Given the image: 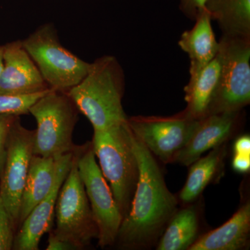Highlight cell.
Segmentation results:
<instances>
[{"label":"cell","mask_w":250,"mask_h":250,"mask_svg":"<svg viewBox=\"0 0 250 250\" xmlns=\"http://www.w3.org/2000/svg\"><path fill=\"white\" fill-rule=\"evenodd\" d=\"M15 231L9 213L0 196V250L13 249Z\"/></svg>","instance_id":"obj_22"},{"label":"cell","mask_w":250,"mask_h":250,"mask_svg":"<svg viewBox=\"0 0 250 250\" xmlns=\"http://www.w3.org/2000/svg\"><path fill=\"white\" fill-rule=\"evenodd\" d=\"M218 86L208 115L238 112L250 103V39L222 36Z\"/></svg>","instance_id":"obj_6"},{"label":"cell","mask_w":250,"mask_h":250,"mask_svg":"<svg viewBox=\"0 0 250 250\" xmlns=\"http://www.w3.org/2000/svg\"><path fill=\"white\" fill-rule=\"evenodd\" d=\"M47 250H77L76 247L70 242L57 238L53 233L49 231L48 245Z\"/></svg>","instance_id":"obj_26"},{"label":"cell","mask_w":250,"mask_h":250,"mask_svg":"<svg viewBox=\"0 0 250 250\" xmlns=\"http://www.w3.org/2000/svg\"><path fill=\"white\" fill-rule=\"evenodd\" d=\"M34 130L24 127L18 117L8 136L4 168L0 177V196L15 231L18 228L21 198L34 156Z\"/></svg>","instance_id":"obj_10"},{"label":"cell","mask_w":250,"mask_h":250,"mask_svg":"<svg viewBox=\"0 0 250 250\" xmlns=\"http://www.w3.org/2000/svg\"><path fill=\"white\" fill-rule=\"evenodd\" d=\"M79 172L98 229L101 248L116 243L123 218L107 182L96 161L91 143L77 148Z\"/></svg>","instance_id":"obj_8"},{"label":"cell","mask_w":250,"mask_h":250,"mask_svg":"<svg viewBox=\"0 0 250 250\" xmlns=\"http://www.w3.org/2000/svg\"><path fill=\"white\" fill-rule=\"evenodd\" d=\"M197 121L184 111L171 116H137L127 120L133 134L165 164H172L191 136Z\"/></svg>","instance_id":"obj_9"},{"label":"cell","mask_w":250,"mask_h":250,"mask_svg":"<svg viewBox=\"0 0 250 250\" xmlns=\"http://www.w3.org/2000/svg\"><path fill=\"white\" fill-rule=\"evenodd\" d=\"M132 143L139 164V179L116 242L126 250L152 246L178 210V200L167 188L156 158L133 133Z\"/></svg>","instance_id":"obj_1"},{"label":"cell","mask_w":250,"mask_h":250,"mask_svg":"<svg viewBox=\"0 0 250 250\" xmlns=\"http://www.w3.org/2000/svg\"><path fill=\"white\" fill-rule=\"evenodd\" d=\"M80 113L67 93L50 90L29 108L37 123L34 155L57 159L77 147L72 141Z\"/></svg>","instance_id":"obj_4"},{"label":"cell","mask_w":250,"mask_h":250,"mask_svg":"<svg viewBox=\"0 0 250 250\" xmlns=\"http://www.w3.org/2000/svg\"><path fill=\"white\" fill-rule=\"evenodd\" d=\"M205 7L222 36L250 39V0H206Z\"/></svg>","instance_id":"obj_18"},{"label":"cell","mask_w":250,"mask_h":250,"mask_svg":"<svg viewBox=\"0 0 250 250\" xmlns=\"http://www.w3.org/2000/svg\"><path fill=\"white\" fill-rule=\"evenodd\" d=\"M125 90L124 70L116 57L107 55L91 62L86 76L67 95L95 131L127 121L122 104Z\"/></svg>","instance_id":"obj_2"},{"label":"cell","mask_w":250,"mask_h":250,"mask_svg":"<svg viewBox=\"0 0 250 250\" xmlns=\"http://www.w3.org/2000/svg\"><path fill=\"white\" fill-rule=\"evenodd\" d=\"M241 113L242 111L214 113L198 120L190 139L174 156L172 163L190 166L204 153L225 143L236 132Z\"/></svg>","instance_id":"obj_13"},{"label":"cell","mask_w":250,"mask_h":250,"mask_svg":"<svg viewBox=\"0 0 250 250\" xmlns=\"http://www.w3.org/2000/svg\"><path fill=\"white\" fill-rule=\"evenodd\" d=\"M3 47L0 95L22 96L50 90L22 41H12Z\"/></svg>","instance_id":"obj_12"},{"label":"cell","mask_w":250,"mask_h":250,"mask_svg":"<svg viewBox=\"0 0 250 250\" xmlns=\"http://www.w3.org/2000/svg\"><path fill=\"white\" fill-rule=\"evenodd\" d=\"M74 152L67 153L56 160L53 185L47 196L31 210L15 233L13 250H38L41 238L52 230L59 190L71 168Z\"/></svg>","instance_id":"obj_11"},{"label":"cell","mask_w":250,"mask_h":250,"mask_svg":"<svg viewBox=\"0 0 250 250\" xmlns=\"http://www.w3.org/2000/svg\"><path fill=\"white\" fill-rule=\"evenodd\" d=\"M56 160L53 158L32 156L21 198L18 228L50 191L55 177Z\"/></svg>","instance_id":"obj_17"},{"label":"cell","mask_w":250,"mask_h":250,"mask_svg":"<svg viewBox=\"0 0 250 250\" xmlns=\"http://www.w3.org/2000/svg\"><path fill=\"white\" fill-rule=\"evenodd\" d=\"M22 42L51 90L68 93L86 76L91 66V62L79 58L61 44L50 23L41 25Z\"/></svg>","instance_id":"obj_5"},{"label":"cell","mask_w":250,"mask_h":250,"mask_svg":"<svg viewBox=\"0 0 250 250\" xmlns=\"http://www.w3.org/2000/svg\"><path fill=\"white\" fill-rule=\"evenodd\" d=\"M233 154L250 156V135H241L237 138L233 146Z\"/></svg>","instance_id":"obj_27"},{"label":"cell","mask_w":250,"mask_h":250,"mask_svg":"<svg viewBox=\"0 0 250 250\" xmlns=\"http://www.w3.org/2000/svg\"><path fill=\"white\" fill-rule=\"evenodd\" d=\"M198 231L196 210L192 206L178 210L159 238L156 250H188L198 238Z\"/></svg>","instance_id":"obj_20"},{"label":"cell","mask_w":250,"mask_h":250,"mask_svg":"<svg viewBox=\"0 0 250 250\" xmlns=\"http://www.w3.org/2000/svg\"><path fill=\"white\" fill-rule=\"evenodd\" d=\"M232 168L241 174L248 173L250 170V156L233 154Z\"/></svg>","instance_id":"obj_25"},{"label":"cell","mask_w":250,"mask_h":250,"mask_svg":"<svg viewBox=\"0 0 250 250\" xmlns=\"http://www.w3.org/2000/svg\"><path fill=\"white\" fill-rule=\"evenodd\" d=\"M179 9L188 19L195 21L199 11L205 7L206 0H177Z\"/></svg>","instance_id":"obj_24"},{"label":"cell","mask_w":250,"mask_h":250,"mask_svg":"<svg viewBox=\"0 0 250 250\" xmlns=\"http://www.w3.org/2000/svg\"><path fill=\"white\" fill-rule=\"evenodd\" d=\"M191 29L184 31L178 45L190 59V70H197L213 60L218 54L219 41L215 38L212 20L205 7L202 8Z\"/></svg>","instance_id":"obj_15"},{"label":"cell","mask_w":250,"mask_h":250,"mask_svg":"<svg viewBox=\"0 0 250 250\" xmlns=\"http://www.w3.org/2000/svg\"><path fill=\"white\" fill-rule=\"evenodd\" d=\"M3 50H4V47H3V46L0 45V75H1V72L2 71L3 65H4Z\"/></svg>","instance_id":"obj_28"},{"label":"cell","mask_w":250,"mask_h":250,"mask_svg":"<svg viewBox=\"0 0 250 250\" xmlns=\"http://www.w3.org/2000/svg\"><path fill=\"white\" fill-rule=\"evenodd\" d=\"M250 204L240 207L227 223L198 237L188 250H239L250 243Z\"/></svg>","instance_id":"obj_14"},{"label":"cell","mask_w":250,"mask_h":250,"mask_svg":"<svg viewBox=\"0 0 250 250\" xmlns=\"http://www.w3.org/2000/svg\"><path fill=\"white\" fill-rule=\"evenodd\" d=\"M77 148L71 168L59 190L54 211L56 228L50 232L70 242L78 250L85 249L93 239H98V229L79 172Z\"/></svg>","instance_id":"obj_7"},{"label":"cell","mask_w":250,"mask_h":250,"mask_svg":"<svg viewBox=\"0 0 250 250\" xmlns=\"http://www.w3.org/2000/svg\"><path fill=\"white\" fill-rule=\"evenodd\" d=\"M226 154V146L224 143L192 163L187 182L179 193V200L185 205L196 200L205 188L220 173Z\"/></svg>","instance_id":"obj_19"},{"label":"cell","mask_w":250,"mask_h":250,"mask_svg":"<svg viewBox=\"0 0 250 250\" xmlns=\"http://www.w3.org/2000/svg\"><path fill=\"white\" fill-rule=\"evenodd\" d=\"M16 115L0 114V177L4 168L6 143L10 130L18 117Z\"/></svg>","instance_id":"obj_23"},{"label":"cell","mask_w":250,"mask_h":250,"mask_svg":"<svg viewBox=\"0 0 250 250\" xmlns=\"http://www.w3.org/2000/svg\"><path fill=\"white\" fill-rule=\"evenodd\" d=\"M50 90L42 93L22 96L0 95V114L16 115L20 116L21 115L28 114L29 108Z\"/></svg>","instance_id":"obj_21"},{"label":"cell","mask_w":250,"mask_h":250,"mask_svg":"<svg viewBox=\"0 0 250 250\" xmlns=\"http://www.w3.org/2000/svg\"><path fill=\"white\" fill-rule=\"evenodd\" d=\"M220 62L217 54L208 64L197 70H190L188 83L184 87L187 107L184 112L194 120L208 116L220 77Z\"/></svg>","instance_id":"obj_16"},{"label":"cell","mask_w":250,"mask_h":250,"mask_svg":"<svg viewBox=\"0 0 250 250\" xmlns=\"http://www.w3.org/2000/svg\"><path fill=\"white\" fill-rule=\"evenodd\" d=\"M91 145L100 170L124 218L129 212L139 173L128 121L95 130Z\"/></svg>","instance_id":"obj_3"}]
</instances>
